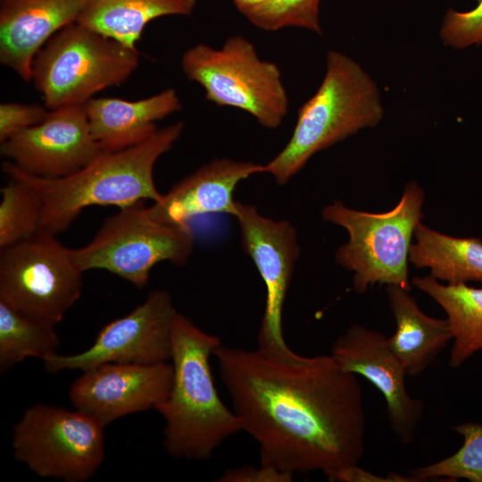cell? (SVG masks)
Returning <instances> with one entry per match:
<instances>
[{
  "mask_svg": "<svg viewBox=\"0 0 482 482\" xmlns=\"http://www.w3.org/2000/svg\"><path fill=\"white\" fill-rule=\"evenodd\" d=\"M213 356L242 430L259 445L261 464L327 476L359 463L366 430L362 387L331 354L288 362L221 345Z\"/></svg>",
  "mask_w": 482,
  "mask_h": 482,
  "instance_id": "obj_1",
  "label": "cell"
},
{
  "mask_svg": "<svg viewBox=\"0 0 482 482\" xmlns=\"http://www.w3.org/2000/svg\"><path fill=\"white\" fill-rule=\"evenodd\" d=\"M184 126L182 120H178L158 129L140 144L104 151L82 170L62 178L30 175L10 162H4L3 170L36 188L42 201L41 231L56 236L66 230L87 207L111 205L121 209L146 200L158 201L162 194L154 183V165L173 147Z\"/></svg>",
  "mask_w": 482,
  "mask_h": 482,
  "instance_id": "obj_2",
  "label": "cell"
},
{
  "mask_svg": "<svg viewBox=\"0 0 482 482\" xmlns=\"http://www.w3.org/2000/svg\"><path fill=\"white\" fill-rule=\"evenodd\" d=\"M221 345L219 337L177 312L171 332L172 384L155 408L165 420L163 446L173 458L209 459L242 430L234 411L220 399L210 366V357Z\"/></svg>",
  "mask_w": 482,
  "mask_h": 482,
  "instance_id": "obj_3",
  "label": "cell"
},
{
  "mask_svg": "<svg viewBox=\"0 0 482 482\" xmlns=\"http://www.w3.org/2000/svg\"><path fill=\"white\" fill-rule=\"evenodd\" d=\"M383 113L372 78L350 56L328 51L320 87L299 108L288 142L264 164V173L285 185L316 153L360 129L377 126Z\"/></svg>",
  "mask_w": 482,
  "mask_h": 482,
  "instance_id": "obj_4",
  "label": "cell"
},
{
  "mask_svg": "<svg viewBox=\"0 0 482 482\" xmlns=\"http://www.w3.org/2000/svg\"><path fill=\"white\" fill-rule=\"evenodd\" d=\"M425 194L415 181L408 182L395 208L374 213L354 210L340 201L326 205L323 220L344 228L348 241L336 252L337 263L353 272L357 293L374 284L398 286L409 292V253L417 225L423 218Z\"/></svg>",
  "mask_w": 482,
  "mask_h": 482,
  "instance_id": "obj_5",
  "label": "cell"
},
{
  "mask_svg": "<svg viewBox=\"0 0 482 482\" xmlns=\"http://www.w3.org/2000/svg\"><path fill=\"white\" fill-rule=\"evenodd\" d=\"M139 61L137 47L73 22L38 50L30 81L48 110L81 105L106 87L126 81Z\"/></svg>",
  "mask_w": 482,
  "mask_h": 482,
  "instance_id": "obj_6",
  "label": "cell"
},
{
  "mask_svg": "<svg viewBox=\"0 0 482 482\" xmlns=\"http://www.w3.org/2000/svg\"><path fill=\"white\" fill-rule=\"evenodd\" d=\"M188 80L200 85L205 99L249 113L258 123L274 129L288 112L289 99L279 67L261 59L254 45L241 35L226 39L220 48L197 44L181 57Z\"/></svg>",
  "mask_w": 482,
  "mask_h": 482,
  "instance_id": "obj_7",
  "label": "cell"
},
{
  "mask_svg": "<svg viewBox=\"0 0 482 482\" xmlns=\"http://www.w3.org/2000/svg\"><path fill=\"white\" fill-rule=\"evenodd\" d=\"M83 273L73 249L40 231L1 249L0 301L54 326L79 298Z\"/></svg>",
  "mask_w": 482,
  "mask_h": 482,
  "instance_id": "obj_8",
  "label": "cell"
},
{
  "mask_svg": "<svg viewBox=\"0 0 482 482\" xmlns=\"http://www.w3.org/2000/svg\"><path fill=\"white\" fill-rule=\"evenodd\" d=\"M144 204L120 209L104 220L87 245L73 249L84 272L104 270L140 288L147 285L156 264L188 262L194 249L189 226L159 222L150 217Z\"/></svg>",
  "mask_w": 482,
  "mask_h": 482,
  "instance_id": "obj_9",
  "label": "cell"
},
{
  "mask_svg": "<svg viewBox=\"0 0 482 482\" xmlns=\"http://www.w3.org/2000/svg\"><path fill=\"white\" fill-rule=\"evenodd\" d=\"M104 429L79 410L37 403L13 428V457L38 477L84 482L104 460Z\"/></svg>",
  "mask_w": 482,
  "mask_h": 482,
  "instance_id": "obj_10",
  "label": "cell"
},
{
  "mask_svg": "<svg viewBox=\"0 0 482 482\" xmlns=\"http://www.w3.org/2000/svg\"><path fill=\"white\" fill-rule=\"evenodd\" d=\"M235 218L243 248L253 260L266 289L257 348L284 361H296L301 355L289 348L283 333L285 300L300 252L296 229L289 221L268 218L256 206L241 202Z\"/></svg>",
  "mask_w": 482,
  "mask_h": 482,
  "instance_id": "obj_11",
  "label": "cell"
},
{
  "mask_svg": "<svg viewBox=\"0 0 482 482\" xmlns=\"http://www.w3.org/2000/svg\"><path fill=\"white\" fill-rule=\"evenodd\" d=\"M177 312L169 292L153 290L129 313L103 327L89 348L73 355L55 353L43 361L44 368L55 373L65 370L84 371L104 363L168 362Z\"/></svg>",
  "mask_w": 482,
  "mask_h": 482,
  "instance_id": "obj_12",
  "label": "cell"
},
{
  "mask_svg": "<svg viewBox=\"0 0 482 482\" xmlns=\"http://www.w3.org/2000/svg\"><path fill=\"white\" fill-rule=\"evenodd\" d=\"M104 152L91 132L84 104L49 110L41 122L0 147L2 156L22 171L47 179L71 175Z\"/></svg>",
  "mask_w": 482,
  "mask_h": 482,
  "instance_id": "obj_13",
  "label": "cell"
},
{
  "mask_svg": "<svg viewBox=\"0 0 482 482\" xmlns=\"http://www.w3.org/2000/svg\"><path fill=\"white\" fill-rule=\"evenodd\" d=\"M331 355L343 370L362 376L382 394L392 431L402 444H412L424 405L409 395L405 369L391 351L387 337L353 324L333 343Z\"/></svg>",
  "mask_w": 482,
  "mask_h": 482,
  "instance_id": "obj_14",
  "label": "cell"
},
{
  "mask_svg": "<svg viewBox=\"0 0 482 482\" xmlns=\"http://www.w3.org/2000/svg\"><path fill=\"white\" fill-rule=\"evenodd\" d=\"M173 378L171 363H104L84 370L71 386L76 408L104 427L117 419L155 409L168 396Z\"/></svg>",
  "mask_w": 482,
  "mask_h": 482,
  "instance_id": "obj_15",
  "label": "cell"
},
{
  "mask_svg": "<svg viewBox=\"0 0 482 482\" xmlns=\"http://www.w3.org/2000/svg\"><path fill=\"white\" fill-rule=\"evenodd\" d=\"M264 173V164L229 158L209 162L175 184L147 207L154 220L170 225L188 226L194 218L226 213L235 217L237 185L249 177Z\"/></svg>",
  "mask_w": 482,
  "mask_h": 482,
  "instance_id": "obj_16",
  "label": "cell"
},
{
  "mask_svg": "<svg viewBox=\"0 0 482 482\" xmlns=\"http://www.w3.org/2000/svg\"><path fill=\"white\" fill-rule=\"evenodd\" d=\"M86 0H0V62L26 82L33 60L56 32L77 22Z\"/></svg>",
  "mask_w": 482,
  "mask_h": 482,
  "instance_id": "obj_17",
  "label": "cell"
},
{
  "mask_svg": "<svg viewBox=\"0 0 482 482\" xmlns=\"http://www.w3.org/2000/svg\"><path fill=\"white\" fill-rule=\"evenodd\" d=\"M91 132L104 151L125 149L146 140L159 129L156 121L179 112L174 88L140 100L93 97L84 104Z\"/></svg>",
  "mask_w": 482,
  "mask_h": 482,
  "instance_id": "obj_18",
  "label": "cell"
},
{
  "mask_svg": "<svg viewBox=\"0 0 482 482\" xmlns=\"http://www.w3.org/2000/svg\"><path fill=\"white\" fill-rule=\"evenodd\" d=\"M386 295L396 328L387 343L409 376L428 368L453 340L447 319L424 313L410 292L395 285L386 286Z\"/></svg>",
  "mask_w": 482,
  "mask_h": 482,
  "instance_id": "obj_19",
  "label": "cell"
},
{
  "mask_svg": "<svg viewBox=\"0 0 482 482\" xmlns=\"http://www.w3.org/2000/svg\"><path fill=\"white\" fill-rule=\"evenodd\" d=\"M196 0H86L78 23L136 48L146 25L164 16H188Z\"/></svg>",
  "mask_w": 482,
  "mask_h": 482,
  "instance_id": "obj_20",
  "label": "cell"
},
{
  "mask_svg": "<svg viewBox=\"0 0 482 482\" xmlns=\"http://www.w3.org/2000/svg\"><path fill=\"white\" fill-rule=\"evenodd\" d=\"M409 262L416 268H428L430 275L447 284L482 283V240L455 237L420 222L414 231Z\"/></svg>",
  "mask_w": 482,
  "mask_h": 482,
  "instance_id": "obj_21",
  "label": "cell"
},
{
  "mask_svg": "<svg viewBox=\"0 0 482 482\" xmlns=\"http://www.w3.org/2000/svg\"><path fill=\"white\" fill-rule=\"evenodd\" d=\"M411 284L428 295L445 312L453 333L448 364L461 367L482 350V287L441 284L430 274L415 277Z\"/></svg>",
  "mask_w": 482,
  "mask_h": 482,
  "instance_id": "obj_22",
  "label": "cell"
},
{
  "mask_svg": "<svg viewBox=\"0 0 482 482\" xmlns=\"http://www.w3.org/2000/svg\"><path fill=\"white\" fill-rule=\"evenodd\" d=\"M54 326L29 318L0 301V373L26 358L43 361L55 353Z\"/></svg>",
  "mask_w": 482,
  "mask_h": 482,
  "instance_id": "obj_23",
  "label": "cell"
},
{
  "mask_svg": "<svg viewBox=\"0 0 482 482\" xmlns=\"http://www.w3.org/2000/svg\"><path fill=\"white\" fill-rule=\"evenodd\" d=\"M1 188L0 249L41 231L42 201L36 188L12 174Z\"/></svg>",
  "mask_w": 482,
  "mask_h": 482,
  "instance_id": "obj_24",
  "label": "cell"
},
{
  "mask_svg": "<svg viewBox=\"0 0 482 482\" xmlns=\"http://www.w3.org/2000/svg\"><path fill=\"white\" fill-rule=\"evenodd\" d=\"M463 438L453 454L434 463L418 467L410 475L420 482L430 480L482 482V424L468 421L453 427Z\"/></svg>",
  "mask_w": 482,
  "mask_h": 482,
  "instance_id": "obj_25",
  "label": "cell"
},
{
  "mask_svg": "<svg viewBox=\"0 0 482 482\" xmlns=\"http://www.w3.org/2000/svg\"><path fill=\"white\" fill-rule=\"evenodd\" d=\"M320 4V0H270L245 18L266 31L300 28L321 34Z\"/></svg>",
  "mask_w": 482,
  "mask_h": 482,
  "instance_id": "obj_26",
  "label": "cell"
},
{
  "mask_svg": "<svg viewBox=\"0 0 482 482\" xmlns=\"http://www.w3.org/2000/svg\"><path fill=\"white\" fill-rule=\"evenodd\" d=\"M439 35L445 46L455 49L482 44V0L470 11L448 9L444 15Z\"/></svg>",
  "mask_w": 482,
  "mask_h": 482,
  "instance_id": "obj_27",
  "label": "cell"
},
{
  "mask_svg": "<svg viewBox=\"0 0 482 482\" xmlns=\"http://www.w3.org/2000/svg\"><path fill=\"white\" fill-rule=\"evenodd\" d=\"M49 110L38 105L18 102L0 104V142L16 133L41 122Z\"/></svg>",
  "mask_w": 482,
  "mask_h": 482,
  "instance_id": "obj_28",
  "label": "cell"
},
{
  "mask_svg": "<svg viewBox=\"0 0 482 482\" xmlns=\"http://www.w3.org/2000/svg\"><path fill=\"white\" fill-rule=\"evenodd\" d=\"M294 474L261 464L260 467L243 466L227 470L218 479L220 482H289Z\"/></svg>",
  "mask_w": 482,
  "mask_h": 482,
  "instance_id": "obj_29",
  "label": "cell"
},
{
  "mask_svg": "<svg viewBox=\"0 0 482 482\" xmlns=\"http://www.w3.org/2000/svg\"><path fill=\"white\" fill-rule=\"evenodd\" d=\"M330 481L340 482H420L414 477L390 472L380 476L366 470L358 464L349 465L326 476Z\"/></svg>",
  "mask_w": 482,
  "mask_h": 482,
  "instance_id": "obj_30",
  "label": "cell"
},
{
  "mask_svg": "<svg viewBox=\"0 0 482 482\" xmlns=\"http://www.w3.org/2000/svg\"><path fill=\"white\" fill-rule=\"evenodd\" d=\"M270 0H233L237 10L245 17Z\"/></svg>",
  "mask_w": 482,
  "mask_h": 482,
  "instance_id": "obj_31",
  "label": "cell"
},
{
  "mask_svg": "<svg viewBox=\"0 0 482 482\" xmlns=\"http://www.w3.org/2000/svg\"><path fill=\"white\" fill-rule=\"evenodd\" d=\"M478 1H479V0H478Z\"/></svg>",
  "mask_w": 482,
  "mask_h": 482,
  "instance_id": "obj_32",
  "label": "cell"
}]
</instances>
